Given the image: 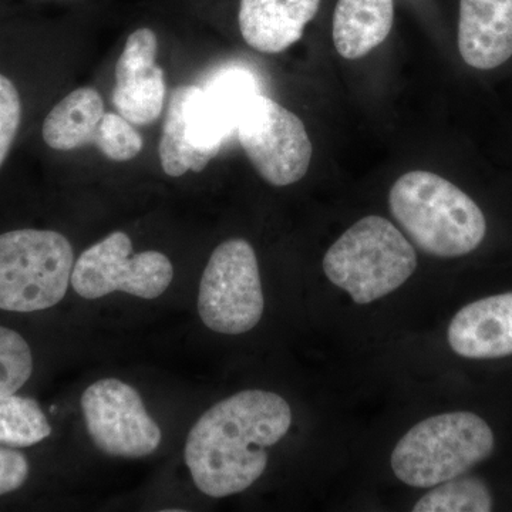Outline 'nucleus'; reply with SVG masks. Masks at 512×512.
I'll return each instance as SVG.
<instances>
[{
  "instance_id": "nucleus-2",
  "label": "nucleus",
  "mask_w": 512,
  "mask_h": 512,
  "mask_svg": "<svg viewBox=\"0 0 512 512\" xmlns=\"http://www.w3.org/2000/svg\"><path fill=\"white\" fill-rule=\"evenodd\" d=\"M390 211L427 254L457 258L480 247L487 232L483 211L466 192L440 175L410 171L394 183Z\"/></svg>"
},
{
  "instance_id": "nucleus-13",
  "label": "nucleus",
  "mask_w": 512,
  "mask_h": 512,
  "mask_svg": "<svg viewBox=\"0 0 512 512\" xmlns=\"http://www.w3.org/2000/svg\"><path fill=\"white\" fill-rule=\"evenodd\" d=\"M458 50L474 69L491 70L512 56V0H460Z\"/></svg>"
},
{
  "instance_id": "nucleus-16",
  "label": "nucleus",
  "mask_w": 512,
  "mask_h": 512,
  "mask_svg": "<svg viewBox=\"0 0 512 512\" xmlns=\"http://www.w3.org/2000/svg\"><path fill=\"white\" fill-rule=\"evenodd\" d=\"M104 110L100 93L82 87L67 94L53 107L43 123L42 136L53 150L72 151L94 141Z\"/></svg>"
},
{
  "instance_id": "nucleus-23",
  "label": "nucleus",
  "mask_w": 512,
  "mask_h": 512,
  "mask_svg": "<svg viewBox=\"0 0 512 512\" xmlns=\"http://www.w3.org/2000/svg\"><path fill=\"white\" fill-rule=\"evenodd\" d=\"M29 473L28 458L19 451L0 447V495L19 490Z\"/></svg>"
},
{
  "instance_id": "nucleus-4",
  "label": "nucleus",
  "mask_w": 512,
  "mask_h": 512,
  "mask_svg": "<svg viewBox=\"0 0 512 512\" xmlns=\"http://www.w3.org/2000/svg\"><path fill=\"white\" fill-rule=\"evenodd\" d=\"M494 450V433L480 416L439 414L407 431L393 450L394 476L416 488L463 476Z\"/></svg>"
},
{
  "instance_id": "nucleus-14",
  "label": "nucleus",
  "mask_w": 512,
  "mask_h": 512,
  "mask_svg": "<svg viewBox=\"0 0 512 512\" xmlns=\"http://www.w3.org/2000/svg\"><path fill=\"white\" fill-rule=\"evenodd\" d=\"M320 0H241L238 22L245 42L256 52H284L301 40Z\"/></svg>"
},
{
  "instance_id": "nucleus-19",
  "label": "nucleus",
  "mask_w": 512,
  "mask_h": 512,
  "mask_svg": "<svg viewBox=\"0 0 512 512\" xmlns=\"http://www.w3.org/2000/svg\"><path fill=\"white\" fill-rule=\"evenodd\" d=\"M493 510V497L483 480L456 477L436 485L413 507L414 512H488Z\"/></svg>"
},
{
  "instance_id": "nucleus-7",
  "label": "nucleus",
  "mask_w": 512,
  "mask_h": 512,
  "mask_svg": "<svg viewBox=\"0 0 512 512\" xmlns=\"http://www.w3.org/2000/svg\"><path fill=\"white\" fill-rule=\"evenodd\" d=\"M239 144L258 174L275 187L301 181L312 160L305 124L292 111L258 93L239 116Z\"/></svg>"
},
{
  "instance_id": "nucleus-3",
  "label": "nucleus",
  "mask_w": 512,
  "mask_h": 512,
  "mask_svg": "<svg viewBox=\"0 0 512 512\" xmlns=\"http://www.w3.org/2000/svg\"><path fill=\"white\" fill-rule=\"evenodd\" d=\"M417 268L413 245L392 222L369 215L329 248L323 271L333 285L367 305L399 289Z\"/></svg>"
},
{
  "instance_id": "nucleus-11",
  "label": "nucleus",
  "mask_w": 512,
  "mask_h": 512,
  "mask_svg": "<svg viewBox=\"0 0 512 512\" xmlns=\"http://www.w3.org/2000/svg\"><path fill=\"white\" fill-rule=\"evenodd\" d=\"M200 93L201 87L192 84L171 92L158 146L161 167L170 177L201 173L220 153L221 146L211 143L198 123L195 107Z\"/></svg>"
},
{
  "instance_id": "nucleus-1",
  "label": "nucleus",
  "mask_w": 512,
  "mask_h": 512,
  "mask_svg": "<svg viewBox=\"0 0 512 512\" xmlns=\"http://www.w3.org/2000/svg\"><path fill=\"white\" fill-rule=\"evenodd\" d=\"M291 424L288 402L265 390H244L214 404L185 443L192 481L212 498L242 493L264 474L268 448L284 439Z\"/></svg>"
},
{
  "instance_id": "nucleus-5",
  "label": "nucleus",
  "mask_w": 512,
  "mask_h": 512,
  "mask_svg": "<svg viewBox=\"0 0 512 512\" xmlns=\"http://www.w3.org/2000/svg\"><path fill=\"white\" fill-rule=\"evenodd\" d=\"M74 252L69 239L47 229L0 235V309L30 313L57 305L69 288Z\"/></svg>"
},
{
  "instance_id": "nucleus-12",
  "label": "nucleus",
  "mask_w": 512,
  "mask_h": 512,
  "mask_svg": "<svg viewBox=\"0 0 512 512\" xmlns=\"http://www.w3.org/2000/svg\"><path fill=\"white\" fill-rule=\"evenodd\" d=\"M450 348L466 359L512 355V292L488 296L464 306L451 319Z\"/></svg>"
},
{
  "instance_id": "nucleus-21",
  "label": "nucleus",
  "mask_w": 512,
  "mask_h": 512,
  "mask_svg": "<svg viewBox=\"0 0 512 512\" xmlns=\"http://www.w3.org/2000/svg\"><path fill=\"white\" fill-rule=\"evenodd\" d=\"M94 146L117 163L133 160L143 150V137L133 123L121 114L107 113L101 120L93 141Z\"/></svg>"
},
{
  "instance_id": "nucleus-18",
  "label": "nucleus",
  "mask_w": 512,
  "mask_h": 512,
  "mask_svg": "<svg viewBox=\"0 0 512 512\" xmlns=\"http://www.w3.org/2000/svg\"><path fill=\"white\" fill-rule=\"evenodd\" d=\"M50 434L52 427L36 400L16 394L0 396V444L32 447Z\"/></svg>"
},
{
  "instance_id": "nucleus-6",
  "label": "nucleus",
  "mask_w": 512,
  "mask_h": 512,
  "mask_svg": "<svg viewBox=\"0 0 512 512\" xmlns=\"http://www.w3.org/2000/svg\"><path fill=\"white\" fill-rule=\"evenodd\" d=\"M264 306L254 248L241 238L222 242L201 278L198 313L202 323L222 335H242L258 325Z\"/></svg>"
},
{
  "instance_id": "nucleus-22",
  "label": "nucleus",
  "mask_w": 512,
  "mask_h": 512,
  "mask_svg": "<svg viewBox=\"0 0 512 512\" xmlns=\"http://www.w3.org/2000/svg\"><path fill=\"white\" fill-rule=\"evenodd\" d=\"M22 121V100L15 83L0 74V167L8 157Z\"/></svg>"
},
{
  "instance_id": "nucleus-20",
  "label": "nucleus",
  "mask_w": 512,
  "mask_h": 512,
  "mask_svg": "<svg viewBox=\"0 0 512 512\" xmlns=\"http://www.w3.org/2000/svg\"><path fill=\"white\" fill-rule=\"evenodd\" d=\"M33 372L28 342L15 330L0 326V396L15 394Z\"/></svg>"
},
{
  "instance_id": "nucleus-17",
  "label": "nucleus",
  "mask_w": 512,
  "mask_h": 512,
  "mask_svg": "<svg viewBox=\"0 0 512 512\" xmlns=\"http://www.w3.org/2000/svg\"><path fill=\"white\" fill-rule=\"evenodd\" d=\"M258 93L254 76L247 70L229 69L218 73L201 89L198 113L202 123L212 136L227 140L237 131L242 110Z\"/></svg>"
},
{
  "instance_id": "nucleus-9",
  "label": "nucleus",
  "mask_w": 512,
  "mask_h": 512,
  "mask_svg": "<svg viewBox=\"0 0 512 512\" xmlns=\"http://www.w3.org/2000/svg\"><path fill=\"white\" fill-rule=\"evenodd\" d=\"M80 404L87 433L101 453L143 458L160 447V427L130 384L119 379L97 380L84 390Z\"/></svg>"
},
{
  "instance_id": "nucleus-8",
  "label": "nucleus",
  "mask_w": 512,
  "mask_h": 512,
  "mask_svg": "<svg viewBox=\"0 0 512 512\" xmlns=\"http://www.w3.org/2000/svg\"><path fill=\"white\" fill-rule=\"evenodd\" d=\"M170 259L158 251L133 255L126 232H113L86 249L73 266L72 286L84 299H99L116 291L141 299H157L173 282Z\"/></svg>"
},
{
  "instance_id": "nucleus-15",
  "label": "nucleus",
  "mask_w": 512,
  "mask_h": 512,
  "mask_svg": "<svg viewBox=\"0 0 512 512\" xmlns=\"http://www.w3.org/2000/svg\"><path fill=\"white\" fill-rule=\"evenodd\" d=\"M393 0H338L332 36L343 59L357 60L382 45L393 28Z\"/></svg>"
},
{
  "instance_id": "nucleus-10",
  "label": "nucleus",
  "mask_w": 512,
  "mask_h": 512,
  "mask_svg": "<svg viewBox=\"0 0 512 512\" xmlns=\"http://www.w3.org/2000/svg\"><path fill=\"white\" fill-rule=\"evenodd\" d=\"M158 39L148 28L137 29L128 36L126 46L116 64L114 106L134 126H148L164 109V70L158 66Z\"/></svg>"
}]
</instances>
